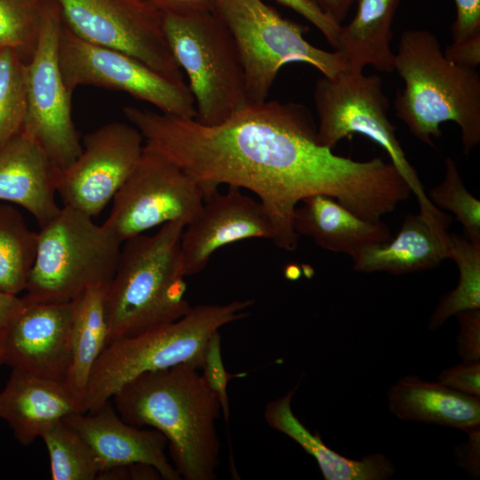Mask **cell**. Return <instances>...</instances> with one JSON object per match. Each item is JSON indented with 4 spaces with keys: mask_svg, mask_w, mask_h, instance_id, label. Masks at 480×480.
<instances>
[{
    "mask_svg": "<svg viewBox=\"0 0 480 480\" xmlns=\"http://www.w3.org/2000/svg\"><path fill=\"white\" fill-rule=\"evenodd\" d=\"M123 113L147 147L199 181L204 197L220 184L255 193L270 219L271 241L284 251L297 248L293 215L304 198L325 195L376 220L396 193L390 162L356 161L319 145L312 114L300 103H248L216 125L132 106Z\"/></svg>",
    "mask_w": 480,
    "mask_h": 480,
    "instance_id": "1",
    "label": "cell"
},
{
    "mask_svg": "<svg viewBox=\"0 0 480 480\" xmlns=\"http://www.w3.org/2000/svg\"><path fill=\"white\" fill-rule=\"evenodd\" d=\"M198 370L182 364L147 372L111 398L124 421L164 436L181 479L214 480L220 463L216 428L220 405Z\"/></svg>",
    "mask_w": 480,
    "mask_h": 480,
    "instance_id": "2",
    "label": "cell"
},
{
    "mask_svg": "<svg viewBox=\"0 0 480 480\" xmlns=\"http://www.w3.org/2000/svg\"><path fill=\"white\" fill-rule=\"evenodd\" d=\"M394 68L404 81L395 100L396 116L417 140L435 148L440 125L455 123L465 155L480 143V76L476 68L448 60L437 36L427 29L401 34Z\"/></svg>",
    "mask_w": 480,
    "mask_h": 480,
    "instance_id": "3",
    "label": "cell"
},
{
    "mask_svg": "<svg viewBox=\"0 0 480 480\" xmlns=\"http://www.w3.org/2000/svg\"><path fill=\"white\" fill-rule=\"evenodd\" d=\"M186 223L167 222L152 236L123 242L115 274L107 285V345L173 322L192 308L180 248Z\"/></svg>",
    "mask_w": 480,
    "mask_h": 480,
    "instance_id": "4",
    "label": "cell"
},
{
    "mask_svg": "<svg viewBox=\"0 0 480 480\" xmlns=\"http://www.w3.org/2000/svg\"><path fill=\"white\" fill-rule=\"evenodd\" d=\"M253 300L192 306L182 317L105 347L96 361L82 402L93 412L135 377L187 364L201 370L208 342L219 330L248 316Z\"/></svg>",
    "mask_w": 480,
    "mask_h": 480,
    "instance_id": "5",
    "label": "cell"
},
{
    "mask_svg": "<svg viewBox=\"0 0 480 480\" xmlns=\"http://www.w3.org/2000/svg\"><path fill=\"white\" fill-rule=\"evenodd\" d=\"M122 242L92 217L62 205L37 232L36 253L22 298L28 302L74 300L87 287L108 284Z\"/></svg>",
    "mask_w": 480,
    "mask_h": 480,
    "instance_id": "6",
    "label": "cell"
},
{
    "mask_svg": "<svg viewBox=\"0 0 480 480\" xmlns=\"http://www.w3.org/2000/svg\"><path fill=\"white\" fill-rule=\"evenodd\" d=\"M163 28L188 78L196 121L216 125L248 104L236 43L214 12H164Z\"/></svg>",
    "mask_w": 480,
    "mask_h": 480,
    "instance_id": "7",
    "label": "cell"
},
{
    "mask_svg": "<svg viewBox=\"0 0 480 480\" xmlns=\"http://www.w3.org/2000/svg\"><path fill=\"white\" fill-rule=\"evenodd\" d=\"M213 12L236 43L248 103L267 100L279 70L288 63L308 64L326 77L347 68L336 51L320 49L305 38L307 27L262 0H217Z\"/></svg>",
    "mask_w": 480,
    "mask_h": 480,
    "instance_id": "8",
    "label": "cell"
},
{
    "mask_svg": "<svg viewBox=\"0 0 480 480\" xmlns=\"http://www.w3.org/2000/svg\"><path fill=\"white\" fill-rule=\"evenodd\" d=\"M314 101L319 145L332 149L345 138L364 135L385 150L419 204L429 200L388 116L389 102L379 76L348 68L334 77L323 76L316 83Z\"/></svg>",
    "mask_w": 480,
    "mask_h": 480,
    "instance_id": "9",
    "label": "cell"
},
{
    "mask_svg": "<svg viewBox=\"0 0 480 480\" xmlns=\"http://www.w3.org/2000/svg\"><path fill=\"white\" fill-rule=\"evenodd\" d=\"M59 63L72 93L84 85L121 91L152 104L161 113L185 119L196 117L195 100L185 81L169 77L123 52L86 42L63 21Z\"/></svg>",
    "mask_w": 480,
    "mask_h": 480,
    "instance_id": "10",
    "label": "cell"
},
{
    "mask_svg": "<svg viewBox=\"0 0 480 480\" xmlns=\"http://www.w3.org/2000/svg\"><path fill=\"white\" fill-rule=\"evenodd\" d=\"M62 18L58 5L45 0L36 47L25 63L27 114L22 130L44 148L62 171L82 151L71 114V95L59 63Z\"/></svg>",
    "mask_w": 480,
    "mask_h": 480,
    "instance_id": "11",
    "label": "cell"
},
{
    "mask_svg": "<svg viewBox=\"0 0 480 480\" xmlns=\"http://www.w3.org/2000/svg\"><path fill=\"white\" fill-rule=\"evenodd\" d=\"M204 192L179 164L144 144L134 169L113 197L104 221L123 243L167 222L186 226L202 210Z\"/></svg>",
    "mask_w": 480,
    "mask_h": 480,
    "instance_id": "12",
    "label": "cell"
},
{
    "mask_svg": "<svg viewBox=\"0 0 480 480\" xmlns=\"http://www.w3.org/2000/svg\"><path fill=\"white\" fill-rule=\"evenodd\" d=\"M81 39L129 54L184 81L163 28V12L147 0H50Z\"/></svg>",
    "mask_w": 480,
    "mask_h": 480,
    "instance_id": "13",
    "label": "cell"
},
{
    "mask_svg": "<svg viewBox=\"0 0 480 480\" xmlns=\"http://www.w3.org/2000/svg\"><path fill=\"white\" fill-rule=\"evenodd\" d=\"M143 140L140 131L124 122H110L87 133L79 156L59 172L57 193L63 205L99 215L134 169Z\"/></svg>",
    "mask_w": 480,
    "mask_h": 480,
    "instance_id": "14",
    "label": "cell"
},
{
    "mask_svg": "<svg viewBox=\"0 0 480 480\" xmlns=\"http://www.w3.org/2000/svg\"><path fill=\"white\" fill-rule=\"evenodd\" d=\"M24 302L7 333L2 364L66 382L71 361L74 300Z\"/></svg>",
    "mask_w": 480,
    "mask_h": 480,
    "instance_id": "15",
    "label": "cell"
},
{
    "mask_svg": "<svg viewBox=\"0 0 480 480\" xmlns=\"http://www.w3.org/2000/svg\"><path fill=\"white\" fill-rule=\"evenodd\" d=\"M270 219L260 201L228 186L227 193L215 190L205 196L201 212L185 226L180 248L187 276L204 270L220 248L249 238L272 240Z\"/></svg>",
    "mask_w": 480,
    "mask_h": 480,
    "instance_id": "16",
    "label": "cell"
},
{
    "mask_svg": "<svg viewBox=\"0 0 480 480\" xmlns=\"http://www.w3.org/2000/svg\"><path fill=\"white\" fill-rule=\"evenodd\" d=\"M63 420L89 447L99 474L116 467L140 463L155 468L162 479H181L166 456L168 443L164 436L156 429L126 423L109 401L93 412L74 413Z\"/></svg>",
    "mask_w": 480,
    "mask_h": 480,
    "instance_id": "17",
    "label": "cell"
},
{
    "mask_svg": "<svg viewBox=\"0 0 480 480\" xmlns=\"http://www.w3.org/2000/svg\"><path fill=\"white\" fill-rule=\"evenodd\" d=\"M416 214H407L396 237L361 251L352 259L357 272L404 275L433 269L449 259L452 217L430 200L419 204Z\"/></svg>",
    "mask_w": 480,
    "mask_h": 480,
    "instance_id": "18",
    "label": "cell"
},
{
    "mask_svg": "<svg viewBox=\"0 0 480 480\" xmlns=\"http://www.w3.org/2000/svg\"><path fill=\"white\" fill-rule=\"evenodd\" d=\"M59 170L41 145L22 129L0 147V200L28 211L43 227L60 211Z\"/></svg>",
    "mask_w": 480,
    "mask_h": 480,
    "instance_id": "19",
    "label": "cell"
},
{
    "mask_svg": "<svg viewBox=\"0 0 480 480\" xmlns=\"http://www.w3.org/2000/svg\"><path fill=\"white\" fill-rule=\"evenodd\" d=\"M82 412V403L66 382L12 368L0 392V418L22 444H32L55 422Z\"/></svg>",
    "mask_w": 480,
    "mask_h": 480,
    "instance_id": "20",
    "label": "cell"
},
{
    "mask_svg": "<svg viewBox=\"0 0 480 480\" xmlns=\"http://www.w3.org/2000/svg\"><path fill=\"white\" fill-rule=\"evenodd\" d=\"M300 204L294 211V230L299 236L311 237L322 249L353 259L364 249L392 238L381 220H364L331 196L313 195Z\"/></svg>",
    "mask_w": 480,
    "mask_h": 480,
    "instance_id": "21",
    "label": "cell"
},
{
    "mask_svg": "<svg viewBox=\"0 0 480 480\" xmlns=\"http://www.w3.org/2000/svg\"><path fill=\"white\" fill-rule=\"evenodd\" d=\"M388 408L403 420L467 431L480 426V398L417 376L403 377L388 392Z\"/></svg>",
    "mask_w": 480,
    "mask_h": 480,
    "instance_id": "22",
    "label": "cell"
},
{
    "mask_svg": "<svg viewBox=\"0 0 480 480\" xmlns=\"http://www.w3.org/2000/svg\"><path fill=\"white\" fill-rule=\"evenodd\" d=\"M294 392L295 388L269 402L265 420L270 428L292 438L314 457L325 480H384L393 476L395 468L383 454L352 460L326 446L318 433H311L294 415L291 405Z\"/></svg>",
    "mask_w": 480,
    "mask_h": 480,
    "instance_id": "23",
    "label": "cell"
},
{
    "mask_svg": "<svg viewBox=\"0 0 480 480\" xmlns=\"http://www.w3.org/2000/svg\"><path fill=\"white\" fill-rule=\"evenodd\" d=\"M356 1L355 16L340 28L335 51L349 69L372 66L380 72L394 71L392 27L401 0Z\"/></svg>",
    "mask_w": 480,
    "mask_h": 480,
    "instance_id": "24",
    "label": "cell"
},
{
    "mask_svg": "<svg viewBox=\"0 0 480 480\" xmlns=\"http://www.w3.org/2000/svg\"><path fill=\"white\" fill-rule=\"evenodd\" d=\"M106 290L107 284H93L74 300L71 361L66 384L81 403L92 368L107 346Z\"/></svg>",
    "mask_w": 480,
    "mask_h": 480,
    "instance_id": "25",
    "label": "cell"
},
{
    "mask_svg": "<svg viewBox=\"0 0 480 480\" xmlns=\"http://www.w3.org/2000/svg\"><path fill=\"white\" fill-rule=\"evenodd\" d=\"M37 232L12 205H0V292L16 295L25 291L35 262Z\"/></svg>",
    "mask_w": 480,
    "mask_h": 480,
    "instance_id": "26",
    "label": "cell"
},
{
    "mask_svg": "<svg viewBox=\"0 0 480 480\" xmlns=\"http://www.w3.org/2000/svg\"><path fill=\"white\" fill-rule=\"evenodd\" d=\"M449 259L459 268V282L440 299L430 317L429 330L438 329L460 312L480 308V242L452 233Z\"/></svg>",
    "mask_w": 480,
    "mask_h": 480,
    "instance_id": "27",
    "label": "cell"
},
{
    "mask_svg": "<svg viewBox=\"0 0 480 480\" xmlns=\"http://www.w3.org/2000/svg\"><path fill=\"white\" fill-rule=\"evenodd\" d=\"M50 458L52 480H94L99 470L89 447L64 420L41 436Z\"/></svg>",
    "mask_w": 480,
    "mask_h": 480,
    "instance_id": "28",
    "label": "cell"
},
{
    "mask_svg": "<svg viewBox=\"0 0 480 480\" xmlns=\"http://www.w3.org/2000/svg\"><path fill=\"white\" fill-rule=\"evenodd\" d=\"M25 61L13 49L0 51V147L18 133L27 114Z\"/></svg>",
    "mask_w": 480,
    "mask_h": 480,
    "instance_id": "29",
    "label": "cell"
},
{
    "mask_svg": "<svg viewBox=\"0 0 480 480\" xmlns=\"http://www.w3.org/2000/svg\"><path fill=\"white\" fill-rule=\"evenodd\" d=\"M45 0H0V51L15 50L25 62L38 41Z\"/></svg>",
    "mask_w": 480,
    "mask_h": 480,
    "instance_id": "30",
    "label": "cell"
},
{
    "mask_svg": "<svg viewBox=\"0 0 480 480\" xmlns=\"http://www.w3.org/2000/svg\"><path fill=\"white\" fill-rule=\"evenodd\" d=\"M444 167V180L430 189L428 197L436 207L455 216L466 238L480 242V201L465 187L452 158H445Z\"/></svg>",
    "mask_w": 480,
    "mask_h": 480,
    "instance_id": "31",
    "label": "cell"
},
{
    "mask_svg": "<svg viewBox=\"0 0 480 480\" xmlns=\"http://www.w3.org/2000/svg\"><path fill=\"white\" fill-rule=\"evenodd\" d=\"M202 376L216 396L222 411L225 421L228 422L229 400L228 396V383L234 378H241L246 373L231 374L227 372L221 356V340L219 332L210 339L204 355Z\"/></svg>",
    "mask_w": 480,
    "mask_h": 480,
    "instance_id": "32",
    "label": "cell"
},
{
    "mask_svg": "<svg viewBox=\"0 0 480 480\" xmlns=\"http://www.w3.org/2000/svg\"><path fill=\"white\" fill-rule=\"evenodd\" d=\"M438 381L458 392L480 398V360L462 361L442 371Z\"/></svg>",
    "mask_w": 480,
    "mask_h": 480,
    "instance_id": "33",
    "label": "cell"
},
{
    "mask_svg": "<svg viewBox=\"0 0 480 480\" xmlns=\"http://www.w3.org/2000/svg\"><path fill=\"white\" fill-rule=\"evenodd\" d=\"M460 332L457 351L462 361L480 360V308L469 309L456 315Z\"/></svg>",
    "mask_w": 480,
    "mask_h": 480,
    "instance_id": "34",
    "label": "cell"
},
{
    "mask_svg": "<svg viewBox=\"0 0 480 480\" xmlns=\"http://www.w3.org/2000/svg\"><path fill=\"white\" fill-rule=\"evenodd\" d=\"M456 10L452 25L453 44L480 38V0H453Z\"/></svg>",
    "mask_w": 480,
    "mask_h": 480,
    "instance_id": "35",
    "label": "cell"
},
{
    "mask_svg": "<svg viewBox=\"0 0 480 480\" xmlns=\"http://www.w3.org/2000/svg\"><path fill=\"white\" fill-rule=\"evenodd\" d=\"M292 10L315 26L325 40L335 48L340 28L331 20L312 0H275Z\"/></svg>",
    "mask_w": 480,
    "mask_h": 480,
    "instance_id": "36",
    "label": "cell"
},
{
    "mask_svg": "<svg viewBox=\"0 0 480 480\" xmlns=\"http://www.w3.org/2000/svg\"><path fill=\"white\" fill-rule=\"evenodd\" d=\"M24 306L22 298L0 292V364L7 333Z\"/></svg>",
    "mask_w": 480,
    "mask_h": 480,
    "instance_id": "37",
    "label": "cell"
},
{
    "mask_svg": "<svg viewBox=\"0 0 480 480\" xmlns=\"http://www.w3.org/2000/svg\"><path fill=\"white\" fill-rule=\"evenodd\" d=\"M444 54L457 64L476 68L480 64V38L451 43L445 47Z\"/></svg>",
    "mask_w": 480,
    "mask_h": 480,
    "instance_id": "38",
    "label": "cell"
},
{
    "mask_svg": "<svg viewBox=\"0 0 480 480\" xmlns=\"http://www.w3.org/2000/svg\"><path fill=\"white\" fill-rule=\"evenodd\" d=\"M162 12H213L217 0H147Z\"/></svg>",
    "mask_w": 480,
    "mask_h": 480,
    "instance_id": "39",
    "label": "cell"
},
{
    "mask_svg": "<svg viewBox=\"0 0 480 480\" xmlns=\"http://www.w3.org/2000/svg\"><path fill=\"white\" fill-rule=\"evenodd\" d=\"M466 433L468 436V442L463 445V455L460 457V461L463 468L472 476H478L480 426L474 427L467 430Z\"/></svg>",
    "mask_w": 480,
    "mask_h": 480,
    "instance_id": "40",
    "label": "cell"
},
{
    "mask_svg": "<svg viewBox=\"0 0 480 480\" xmlns=\"http://www.w3.org/2000/svg\"><path fill=\"white\" fill-rule=\"evenodd\" d=\"M333 22L342 25L356 0H312Z\"/></svg>",
    "mask_w": 480,
    "mask_h": 480,
    "instance_id": "41",
    "label": "cell"
}]
</instances>
